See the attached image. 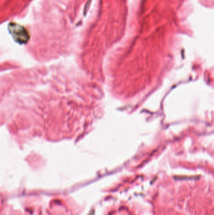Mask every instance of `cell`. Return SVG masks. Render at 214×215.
<instances>
[{"label":"cell","mask_w":214,"mask_h":215,"mask_svg":"<svg viewBox=\"0 0 214 215\" xmlns=\"http://www.w3.org/2000/svg\"><path fill=\"white\" fill-rule=\"evenodd\" d=\"M9 30L15 40L20 43H25L29 39V35L27 30L17 24H9Z\"/></svg>","instance_id":"cell-1"}]
</instances>
